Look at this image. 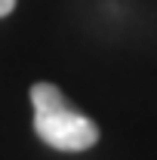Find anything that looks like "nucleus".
<instances>
[{
	"instance_id": "f257e3e1",
	"label": "nucleus",
	"mask_w": 157,
	"mask_h": 160,
	"mask_svg": "<svg viewBox=\"0 0 157 160\" xmlns=\"http://www.w3.org/2000/svg\"><path fill=\"white\" fill-rule=\"evenodd\" d=\"M34 105V132L43 145L56 151H86L99 142V126L77 108H71L56 83L31 86Z\"/></svg>"
},
{
	"instance_id": "f03ea898",
	"label": "nucleus",
	"mask_w": 157,
	"mask_h": 160,
	"mask_svg": "<svg viewBox=\"0 0 157 160\" xmlns=\"http://www.w3.org/2000/svg\"><path fill=\"white\" fill-rule=\"evenodd\" d=\"M13 9H16V0H0V19H3V16H9Z\"/></svg>"
}]
</instances>
